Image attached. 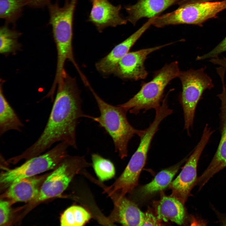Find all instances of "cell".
Masks as SVG:
<instances>
[{
    "mask_svg": "<svg viewBox=\"0 0 226 226\" xmlns=\"http://www.w3.org/2000/svg\"><path fill=\"white\" fill-rule=\"evenodd\" d=\"M27 4L34 7H39L48 4L49 0H26Z\"/></svg>",
    "mask_w": 226,
    "mask_h": 226,
    "instance_id": "cell-28",
    "label": "cell"
},
{
    "mask_svg": "<svg viewBox=\"0 0 226 226\" xmlns=\"http://www.w3.org/2000/svg\"><path fill=\"white\" fill-rule=\"evenodd\" d=\"M91 159L95 173L101 181L113 178L115 174V170L113 163L99 154L93 153Z\"/></svg>",
    "mask_w": 226,
    "mask_h": 226,
    "instance_id": "cell-23",
    "label": "cell"
},
{
    "mask_svg": "<svg viewBox=\"0 0 226 226\" xmlns=\"http://www.w3.org/2000/svg\"><path fill=\"white\" fill-rule=\"evenodd\" d=\"M160 220L157 216H154L150 212L147 211L144 213L143 221L142 226H156L160 225Z\"/></svg>",
    "mask_w": 226,
    "mask_h": 226,
    "instance_id": "cell-27",
    "label": "cell"
},
{
    "mask_svg": "<svg viewBox=\"0 0 226 226\" xmlns=\"http://www.w3.org/2000/svg\"><path fill=\"white\" fill-rule=\"evenodd\" d=\"M222 91L217 96L221 101L220 130L221 137L217 151L210 164L198 178L196 185L201 190L215 174L226 167V85L222 83Z\"/></svg>",
    "mask_w": 226,
    "mask_h": 226,
    "instance_id": "cell-11",
    "label": "cell"
},
{
    "mask_svg": "<svg viewBox=\"0 0 226 226\" xmlns=\"http://www.w3.org/2000/svg\"><path fill=\"white\" fill-rule=\"evenodd\" d=\"M180 0H138L135 4L125 7L127 20L135 25L140 19L151 18L171 6L178 4Z\"/></svg>",
    "mask_w": 226,
    "mask_h": 226,
    "instance_id": "cell-15",
    "label": "cell"
},
{
    "mask_svg": "<svg viewBox=\"0 0 226 226\" xmlns=\"http://www.w3.org/2000/svg\"><path fill=\"white\" fill-rule=\"evenodd\" d=\"M139 145L121 175L113 184L105 189L109 195L125 196L137 185L140 173L146 162L152 137L145 134L140 137Z\"/></svg>",
    "mask_w": 226,
    "mask_h": 226,
    "instance_id": "cell-9",
    "label": "cell"
},
{
    "mask_svg": "<svg viewBox=\"0 0 226 226\" xmlns=\"http://www.w3.org/2000/svg\"><path fill=\"white\" fill-rule=\"evenodd\" d=\"M185 159L175 165L163 170L158 173L153 180L140 188L139 190L140 195L144 197L152 194L169 186L180 166L185 161Z\"/></svg>",
    "mask_w": 226,
    "mask_h": 226,
    "instance_id": "cell-20",
    "label": "cell"
},
{
    "mask_svg": "<svg viewBox=\"0 0 226 226\" xmlns=\"http://www.w3.org/2000/svg\"><path fill=\"white\" fill-rule=\"evenodd\" d=\"M77 0H67L63 7L58 3L49 4L50 24L52 29L56 44L57 60L56 67L64 68L67 60L76 64L72 46L73 14Z\"/></svg>",
    "mask_w": 226,
    "mask_h": 226,
    "instance_id": "cell-3",
    "label": "cell"
},
{
    "mask_svg": "<svg viewBox=\"0 0 226 226\" xmlns=\"http://www.w3.org/2000/svg\"><path fill=\"white\" fill-rule=\"evenodd\" d=\"M226 51V37L216 47L208 52L201 56H198L196 60H202L218 57L221 53Z\"/></svg>",
    "mask_w": 226,
    "mask_h": 226,
    "instance_id": "cell-25",
    "label": "cell"
},
{
    "mask_svg": "<svg viewBox=\"0 0 226 226\" xmlns=\"http://www.w3.org/2000/svg\"><path fill=\"white\" fill-rule=\"evenodd\" d=\"M20 32L3 26L0 29V53L4 55L15 54L20 51L21 45L18 42Z\"/></svg>",
    "mask_w": 226,
    "mask_h": 226,
    "instance_id": "cell-21",
    "label": "cell"
},
{
    "mask_svg": "<svg viewBox=\"0 0 226 226\" xmlns=\"http://www.w3.org/2000/svg\"><path fill=\"white\" fill-rule=\"evenodd\" d=\"M221 0H180L178 4L181 5L183 4L192 3L203 2L207 1H215Z\"/></svg>",
    "mask_w": 226,
    "mask_h": 226,
    "instance_id": "cell-29",
    "label": "cell"
},
{
    "mask_svg": "<svg viewBox=\"0 0 226 226\" xmlns=\"http://www.w3.org/2000/svg\"><path fill=\"white\" fill-rule=\"evenodd\" d=\"M206 67L180 71L178 77L182 84L180 101L183 109L184 128L190 134L193 125L196 108L204 91L214 87L212 80L205 72Z\"/></svg>",
    "mask_w": 226,
    "mask_h": 226,
    "instance_id": "cell-6",
    "label": "cell"
},
{
    "mask_svg": "<svg viewBox=\"0 0 226 226\" xmlns=\"http://www.w3.org/2000/svg\"><path fill=\"white\" fill-rule=\"evenodd\" d=\"M10 212L8 202L1 200L0 202V225H3L8 221Z\"/></svg>",
    "mask_w": 226,
    "mask_h": 226,
    "instance_id": "cell-26",
    "label": "cell"
},
{
    "mask_svg": "<svg viewBox=\"0 0 226 226\" xmlns=\"http://www.w3.org/2000/svg\"><path fill=\"white\" fill-rule=\"evenodd\" d=\"M183 204L173 196H163L157 205V218L164 222L170 221L178 225L183 224L186 215Z\"/></svg>",
    "mask_w": 226,
    "mask_h": 226,
    "instance_id": "cell-18",
    "label": "cell"
},
{
    "mask_svg": "<svg viewBox=\"0 0 226 226\" xmlns=\"http://www.w3.org/2000/svg\"><path fill=\"white\" fill-rule=\"evenodd\" d=\"M213 132L206 124L200 140L193 153L187 159L180 173L169 185L172 191L171 196L177 198L183 204L186 201L191 191L195 186L197 179V168L199 160Z\"/></svg>",
    "mask_w": 226,
    "mask_h": 226,
    "instance_id": "cell-10",
    "label": "cell"
},
{
    "mask_svg": "<svg viewBox=\"0 0 226 226\" xmlns=\"http://www.w3.org/2000/svg\"><path fill=\"white\" fill-rule=\"evenodd\" d=\"M154 18L149 19L138 30L116 46L108 54L97 62L95 67L97 70L105 75L113 73L118 62L152 25Z\"/></svg>",
    "mask_w": 226,
    "mask_h": 226,
    "instance_id": "cell-13",
    "label": "cell"
},
{
    "mask_svg": "<svg viewBox=\"0 0 226 226\" xmlns=\"http://www.w3.org/2000/svg\"><path fill=\"white\" fill-rule=\"evenodd\" d=\"M91 218L89 213L84 208L78 206H73L66 209L62 214L60 218V225L83 226Z\"/></svg>",
    "mask_w": 226,
    "mask_h": 226,
    "instance_id": "cell-22",
    "label": "cell"
},
{
    "mask_svg": "<svg viewBox=\"0 0 226 226\" xmlns=\"http://www.w3.org/2000/svg\"><path fill=\"white\" fill-rule=\"evenodd\" d=\"M226 9V0L188 3L175 10L155 17L152 24L158 28L182 24L201 26L207 20L216 18L218 14Z\"/></svg>",
    "mask_w": 226,
    "mask_h": 226,
    "instance_id": "cell-5",
    "label": "cell"
},
{
    "mask_svg": "<svg viewBox=\"0 0 226 226\" xmlns=\"http://www.w3.org/2000/svg\"><path fill=\"white\" fill-rule=\"evenodd\" d=\"M26 0H0V17L8 21H14L20 15Z\"/></svg>",
    "mask_w": 226,
    "mask_h": 226,
    "instance_id": "cell-24",
    "label": "cell"
},
{
    "mask_svg": "<svg viewBox=\"0 0 226 226\" xmlns=\"http://www.w3.org/2000/svg\"><path fill=\"white\" fill-rule=\"evenodd\" d=\"M69 147L65 143H59L45 153L29 159L20 166L3 172L0 175L1 184L9 186L17 180L35 176L55 168L68 155Z\"/></svg>",
    "mask_w": 226,
    "mask_h": 226,
    "instance_id": "cell-7",
    "label": "cell"
},
{
    "mask_svg": "<svg viewBox=\"0 0 226 226\" xmlns=\"http://www.w3.org/2000/svg\"><path fill=\"white\" fill-rule=\"evenodd\" d=\"M172 43L128 52L118 62L113 73L123 79L135 80L144 79L148 73L144 66L147 56L152 52Z\"/></svg>",
    "mask_w": 226,
    "mask_h": 226,
    "instance_id": "cell-12",
    "label": "cell"
},
{
    "mask_svg": "<svg viewBox=\"0 0 226 226\" xmlns=\"http://www.w3.org/2000/svg\"><path fill=\"white\" fill-rule=\"evenodd\" d=\"M113 199L117 220L124 226H142L144 213L125 196H110Z\"/></svg>",
    "mask_w": 226,
    "mask_h": 226,
    "instance_id": "cell-17",
    "label": "cell"
},
{
    "mask_svg": "<svg viewBox=\"0 0 226 226\" xmlns=\"http://www.w3.org/2000/svg\"><path fill=\"white\" fill-rule=\"evenodd\" d=\"M43 176H32L17 180L9 186L7 197L15 202H27L34 200L37 196Z\"/></svg>",
    "mask_w": 226,
    "mask_h": 226,
    "instance_id": "cell-16",
    "label": "cell"
},
{
    "mask_svg": "<svg viewBox=\"0 0 226 226\" xmlns=\"http://www.w3.org/2000/svg\"><path fill=\"white\" fill-rule=\"evenodd\" d=\"M180 72L177 62L166 64L156 72L151 81L143 85L132 98L118 105L135 115L142 110L146 111L156 109L161 105L165 88L171 80L178 77Z\"/></svg>",
    "mask_w": 226,
    "mask_h": 226,
    "instance_id": "cell-4",
    "label": "cell"
},
{
    "mask_svg": "<svg viewBox=\"0 0 226 226\" xmlns=\"http://www.w3.org/2000/svg\"><path fill=\"white\" fill-rule=\"evenodd\" d=\"M89 88L97 102L100 115L94 117L87 115V117L98 123L112 138L115 151L121 158L126 157L129 141L135 135L140 137L144 130L135 128L129 122L127 111L119 105L110 104L101 99L92 88Z\"/></svg>",
    "mask_w": 226,
    "mask_h": 226,
    "instance_id": "cell-2",
    "label": "cell"
},
{
    "mask_svg": "<svg viewBox=\"0 0 226 226\" xmlns=\"http://www.w3.org/2000/svg\"><path fill=\"white\" fill-rule=\"evenodd\" d=\"M92 7L89 18L101 30L105 27L125 24L127 20L120 14V5L115 6L107 0H92Z\"/></svg>",
    "mask_w": 226,
    "mask_h": 226,
    "instance_id": "cell-14",
    "label": "cell"
},
{
    "mask_svg": "<svg viewBox=\"0 0 226 226\" xmlns=\"http://www.w3.org/2000/svg\"><path fill=\"white\" fill-rule=\"evenodd\" d=\"M1 79L0 86V136L9 131L21 132L24 124L4 96L3 84Z\"/></svg>",
    "mask_w": 226,
    "mask_h": 226,
    "instance_id": "cell-19",
    "label": "cell"
},
{
    "mask_svg": "<svg viewBox=\"0 0 226 226\" xmlns=\"http://www.w3.org/2000/svg\"><path fill=\"white\" fill-rule=\"evenodd\" d=\"M57 86L49 118L36 141L20 154L28 159L40 155L56 143L64 142L77 148L76 131L80 119L86 117L81 108L79 91L75 78L67 72Z\"/></svg>",
    "mask_w": 226,
    "mask_h": 226,
    "instance_id": "cell-1",
    "label": "cell"
},
{
    "mask_svg": "<svg viewBox=\"0 0 226 226\" xmlns=\"http://www.w3.org/2000/svg\"><path fill=\"white\" fill-rule=\"evenodd\" d=\"M88 164L83 156L67 155L56 169L43 181L39 193L34 200L43 201L60 196L68 187L76 173V169Z\"/></svg>",
    "mask_w": 226,
    "mask_h": 226,
    "instance_id": "cell-8",
    "label": "cell"
}]
</instances>
